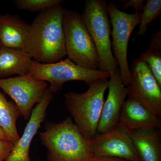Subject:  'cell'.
Here are the masks:
<instances>
[{
    "mask_svg": "<svg viewBox=\"0 0 161 161\" xmlns=\"http://www.w3.org/2000/svg\"><path fill=\"white\" fill-rule=\"evenodd\" d=\"M63 3L62 0H14V3L20 10L31 12L44 11Z\"/></svg>",
    "mask_w": 161,
    "mask_h": 161,
    "instance_id": "ffe728a7",
    "label": "cell"
},
{
    "mask_svg": "<svg viewBox=\"0 0 161 161\" xmlns=\"http://www.w3.org/2000/svg\"><path fill=\"white\" fill-rule=\"evenodd\" d=\"M131 137L142 161H161V129L132 131Z\"/></svg>",
    "mask_w": 161,
    "mask_h": 161,
    "instance_id": "9a60e30c",
    "label": "cell"
},
{
    "mask_svg": "<svg viewBox=\"0 0 161 161\" xmlns=\"http://www.w3.org/2000/svg\"><path fill=\"white\" fill-rule=\"evenodd\" d=\"M124 5L122 7V9L126 10L127 8L130 7H132L135 9V12H138L142 11L143 9V3L144 0H126L122 1Z\"/></svg>",
    "mask_w": 161,
    "mask_h": 161,
    "instance_id": "7402d4cb",
    "label": "cell"
},
{
    "mask_svg": "<svg viewBox=\"0 0 161 161\" xmlns=\"http://www.w3.org/2000/svg\"><path fill=\"white\" fill-rule=\"evenodd\" d=\"M29 30L30 24L19 16L0 14V41L3 46L22 49Z\"/></svg>",
    "mask_w": 161,
    "mask_h": 161,
    "instance_id": "5bb4252c",
    "label": "cell"
},
{
    "mask_svg": "<svg viewBox=\"0 0 161 161\" xmlns=\"http://www.w3.org/2000/svg\"><path fill=\"white\" fill-rule=\"evenodd\" d=\"M14 143L9 140L0 139V161H4L11 152Z\"/></svg>",
    "mask_w": 161,
    "mask_h": 161,
    "instance_id": "44dd1931",
    "label": "cell"
},
{
    "mask_svg": "<svg viewBox=\"0 0 161 161\" xmlns=\"http://www.w3.org/2000/svg\"><path fill=\"white\" fill-rule=\"evenodd\" d=\"M21 114L14 102L7 100L0 92V127L7 138L14 144L20 138L17 129L16 122Z\"/></svg>",
    "mask_w": 161,
    "mask_h": 161,
    "instance_id": "e0dca14e",
    "label": "cell"
},
{
    "mask_svg": "<svg viewBox=\"0 0 161 161\" xmlns=\"http://www.w3.org/2000/svg\"><path fill=\"white\" fill-rule=\"evenodd\" d=\"M107 8L112 27V53L119 66L123 83L127 87L131 80L127 57L128 44L132 31L140 23L141 12L127 13L118 9L112 2L108 5Z\"/></svg>",
    "mask_w": 161,
    "mask_h": 161,
    "instance_id": "52a82bcc",
    "label": "cell"
},
{
    "mask_svg": "<svg viewBox=\"0 0 161 161\" xmlns=\"http://www.w3.org/2000/svg\"><path fill=\"white\" fill-rule=\"evenodd\" d=\"M105 0H86L81 18L96 47L98 70L112 73L118 68L111 43V23Z\"/></svg>",
    "mask_w": 161,
    "mask_h": 161,
    "instance_id": "277c9868",
    "label": "cell"
},
{
    "mask_svg": "<svg viewBox=\"0 0 161 161\" xmlns=\"http://www.w3.org/2000/svg\"><path fill=\"white\" fill-rule=\"evenodd\" d=\"M161 13V0H147L141 13V21L136 36H144L147 26Z\"/></svg>",
    "mask_w": 161,
    "mask_h": 161,
    "instance_id": "d6986e66",
    "label": "cell"
},
{
    "mask_svg": "<svg viewBox=\"0 0 161 161\" xmlns=\"http://www.w3.org/2000/svg\"><path fill=\"white\" fill-rule=\"evenodd\" d=\"M92 161H130L125 159L113 157H108L95 158Z\"/></svg>",
    "mask_w": 161,
    "mask_h": 161,
    "instance_id": "603a6c76",
    "label": "cell"
},
{
    "mask_svg": "<svg viewBox=\"0 0 161 161\" xmlns=\"http://www.w3.org/2000/svg\"><path fill=\"white\" fill-rule=\"evenodd\" d=\"M109 79L108 96L104 103L97 128L99 134L108 132L118 125L127 96V88L123 83L118 68L111 74Z\"/></svg>",
    "mask_w": 161,
    "mask_h": 161,
    "instance_id": "7c38bea8",
    "label": "cell"
},
{
    "mask_svg": "<svg viewBox=\"0 0 161 161\" xmlns=\"http://www.w3.org/2000/svg\"><path fill=\"white\" fill-rule=\"evenodd\" d=\"M63 26L68 58L83 68L98 70L96 47L79 13L65 9Z\"/></svg>",
    "mask_w": 161,
    "mask_h": 161,
    "instance_id": "5b68a950",
    "label": "cell"
},
{
    "mask_svg": "<svg viewBox=\"0 0 161 161\" xmlns=\"http://www.w3.org/2000/svg\"><path fill=\"white\" fill-rule=\"evenodd\" d=\"M0 139L9 140L7 138L6 133L1 127H0Z\"/></svg>",
    "mask_w": 161,
    "mask_h": 161,
    "instance_id": "cb8c5ba5",
    "label": "cell"
},
{
    "mask_svg": "<svg viewBox=\"0 0 161 161\" xmlns=\"http://www.w3.org/2000/svg\"><path fill=\"white\" fill-rule=\"evenodd\" d=\"M47 87L46 81L32 78L28 75L0 78V89L13 100L25 120H29L34 106L42 100Z\"/></svg>",
    "mask_w": 161,
    "mask_h": 161,
    "instance_id": "ba28073f",
    "label": "cell"
},
{
    "mask_svg": "<svg viewBox=\"0 0 161 161\" xmlns=\"http://www.w3.org/2000/svg\"><path fill=\"white\" fill-rule=\"evenodd\" d=\"M119 124L131 131L161 128L160 117L138 100L131 98L124 102Z\"/></svg>",
    "mask_w": 161,
    "mask_h": 161,
    "instance_id": "4fadbf2b",
    "label": "cell"
},
{
    "mask_svg": "<svg viewBox=\"0 0 161 161\" xmlns=\"http://www.w3.org/2000/svg\"><path fill=\"white\" fill-rule=\"evenodd\" d=\"M53 94L47 87L42 100L33 109L23 135L14 144L11 152L4 161H31L29 151L32 141L44 121L47 110L53 99Z\"/></svg>",
    "mask_w": 161,
    "mask_h": 161,
    "instance_id": "8fae6325",
    "label": "cell"
},
{
    "mask_svg": "<svg viewBox=\"0 0 161 161\" xmlns=\"http://www.w3.org/2000/svg\"><path fill=\"white\" fill-rule=\"evenodd\" d=\"M2 43H1V41H0V47H1L2 46Z\"/></svg>",
    "mask_w": 161,
    "mask_h": 161,
    "instance_id": "d4e9b609",
    "label": "cell"
},
{
    "mask_svg": "<svg viewBox=\"0 0 161 161\" xmlns=\"http://www.w3.org/2000/svg\"><path fill=\"white\" fill-rule=\"evenodd\" d=\"M131 80L127 88L128 98H135L159 117L161 116V87L147 63L134 59Z\"/></svg>",
    "mask_w": 161,
    "mask_h": 161,
    "instance_id": "9c48e42d",
    "label": "cell"
},
{
    "mask_svg": "<svg viewBox=\"0 0 161 161\" xmlns=\"http://www.w3.org/2000/svg\"><path fill=\"white\" fill-rule=\"evenodd\" d=\"M139 60L147 63L153 75L161 87V31L152 35L149 49L142 53Z\"/></svg>",
    "mask_w": 161,
    "mask_h": 161,
    "instance_id": "ac0fdd59",
    "label": "cell"
},
{
    "mask_svg": "<svg viewBox=\"0 0 161 161\" xmlns=\"http://www.w3.org/2000/svg\"><path fill=\"white\" fill-rule=\"evenodd\" d=\"M108 81V79H98L89 86L84 93L69 92L64 95L65 108L80 134L87 141L97 133Z\"/></svg>",
    "mask_w": 161,
    "mask_h": 161,
    "instance_id": "3957f363",
    "label": "cell"
},
{
    "mask_svg": "<svg viewBox=\"0 0 161 161\" xmlns=\"http://www.w3.org/2000/svg\"><path fill=\"white\" fill-rule=\"evenodd\" d=\"M39 136L47 150V161H92L95 158L89 142L80 134L71 117L59 123L46 122Z\"/></svg>",
    "mask_w": 161,
    "mask_h": 161,
    "instance_id": "7a4b0ae2",
    "label": "cell"
},
{
    "mask_svg": "<svg viewBox=\"0 0 161 161\" xmlns=\"http://www.w3.org/2000/svg\"><path fill=\"white\" fill-rule=\"evenodd\" d=\"M33 61L22 49L2 45L0 47V78L14 75H28Z\"/></svg>",
    "mask_w": 161,
    "mask_h": 161,
    "instance_id": "2e32d148",
    "label": "cell"
},
{
    "mask_svg": "<svg viewBox=\"0 0 161 161\" xmlns=\"http://www.w3.org/2000/svg\"><path fill=\"white\" fill-rule=\"evenodd\" d=\"M64 9L60 4L40 12L30 24L22 50L35 61L55 63L67 56L63 26Z\"/></svg>",
    "mask_w": 161,
    "mask_h": 161,
    "instance_id": "6da1fadb",
    "label": "cell"
},
{
    "mask_svg": "<svg viewBox=\"0 0 161 161\" xmlns=\"http://www.w3.org/2000/svg\"><path fill=\"white\" fill-rule=\"evenodd\" d=\"M111 74L83 68L67 58L50 64L40 63L34 60L28 75L37 80L49 82L48 89L54 94L63 89L64 84L67 81L81 80L89 86L98 79H108Z\"/></svg>",
    "mask_w": 161,
    "mask_h": 161,
    "instance_id": "8992f818",
    "label": "cell"
},
{
    "mask_svg": "<svg viewBox=\"0 0 161 161\" xmlns=\"http://www.w3.org/2000/svg\"><path fill=\"white\" fill-rule=\"evenodd\" d=\"M131 132L118 124L110 131L97 133L89 141L95 158H119L130 161H142L131 137Z\"/></svg>",
    "mask_w": 161,
    "mask_h": 161,
    "instance_id": "30bf717a",
    "label": "cell"
}]
</instances>
